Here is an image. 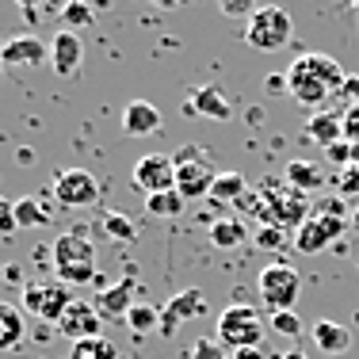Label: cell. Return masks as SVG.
<instances>
[{"mask_svg":"<svg viewBox=\"0 0 359 359\" xmlns=\"http://www.w3.org/2000/svg\"><path fill=\"white\" fill-rule=\"evenodd\" d=\"M50 260H54V276L62 279L65 287L92 283V279H96V249H92L88 233H81V229H69V233L57 237Z\"/></svg>","mask_w":359,"mask_h":359,"instance_id":"obj_1","label":"cell"},{"mask_svg":"<svg viewBox=\"0 0 359 359\" xmlns=\"http://www.w3.org/2000/svg\"><path fill=\"white\" fill-rule=\"evenodd\" d=\"M290 35H294V20H290L279 4H260L252 12V20L245 23V42H249L252 50H264V54L283 50L290 42Z\"/></svg>","mask_w":359,"mask_h":359,"instance_id":"obj_2","label":"cell"},{"mask_svg":"<svg viewBox=\"0 0 359 359\" xmlns=\"http://www.w3.org/2000/svg\"><path fill=\"white\" fill-rule=\"evenodd\" d=\"M218 340L233 352L241 348H260L264 340V321H260V310L256 306H245V302H233L218 313Z\"/></svg>","mask_w":359,"mask_h":359,"instance_id":"obj_3","label":"cell"},{"mask_svg":"<svg viewBox=\"0 0 359 359\" xmlns=\"http://www.w3.org/2000/svg\"><path fill=\"white\" fill-rule=\"evenodd\" d=\"M73 306V294L62 279H27L23 283V313H35L42 321H62V313Z\"/></svg>","mask_w":359,"mask_h":359,"instance_id":"obj_4","label":"cell"},{"mask_svg":"<svg viewBox=\"0 0 359 359\" xmlns=\"http://www.w3.org/2000/svg\"><path fill=\"white\" fill-rule=\"evenodd\" d=\"M256 287H260V298L271 313L294 310L298 294H302V279H298V271L287 268V264H268V268L260 271V283Z\"/></svg>","mask_w":359,"mask_h":359,"instance_id":"obj_5","label":"cell"},{"mask_svg":"<svg viewBox=\"0 0 359 359\" xmlns=\"http://www.w3.org/2000/svg\"><path fill=\"white\" fill-rule=\"evenodd\" d=\"M215 180H218V172L203 161V153L195 149V145H187L176 157V191L184 195V199H207Z\"/></svg>","mask_w":359,"mask_h":359,"instance_id":"obj_6","label":"cell"},{"mask_svg":"<svg viewBox=\"0 0 359 359\" xmlns=\"http://www.w3.org/2000/svg\"><path fill=\"white\" fill-rule=\"evenodd\" d=\"M54 199L62 207H92L100 199V180L88 168H62L54 176Z\"/></svg>","mask_w":359,"mask_h":359,"instance_id":"obj_7","label":"cell"},{"mask_svg":"<svg viewBox=\"0 0 359 359\" xmlns=\"http://www.w3.org/2000/svg\"><path fill=\"white\" fill-rule=\"evenodd\" d=\"M134 187H142L145 195H161L176 187V157L172 153H145L134 165Z\"/></svg>","mask_w":359,"mask_h":359,"instance_id":"obj_8","label":"cell"},{"mask_svg":"<svg viewBox=\"0 0 359 359\" xmlns=\"http://www.w3.org/2000/svg\"><path fill=\"white\" fill-rule=\"evenodd\" d=\"M340 233H344V218H340L337 210H332V215H313L294 229V245H298V252L313 256V252L329 249V241H337Z\"/></svg>","mask_w":359,"mask_h":359,"instance_id":"obj_9","label":"cell"},{"mask_svg":"<svg viewBox=\"0 0 359 359\" xmlns=\"http://www.w3.org/2000/svg\"><path fill=\"white\" fill-rule=\"evenodd\" d=\"M287 84H290V96L298 100V104H306V107H321L325 100H329V84L321 81L318 73L310 69V62H306V54L298 57L294 65L287 69Z\"/></svg>","mask_w":359,"mask_h":359,"instance_id":"obj_10","label":"cell"},{"mask_svg":"<svg viewBox=\"0 0 359 359\" xmlns=\"http://www.w3.org/2000/svg\"><path fill=\"white\" fill-rule=\"evenodd\" d=\"M203 310H207V294H203L199 287L180 290V294H172L165 306H161V332H165V337H172V332H176L187 318H199Z\"/></svg>","mask_w":359,"mask_h":359,"instance_id":"obj_11","label":"cell"},{"mask_svg":"<svg viewBox=\"0 0 359 359\" xmlns=\"http://www.w3.org/2000/svg\"><path fill=\"white\" fill-rule=\"evenodd\" d=\"M100 325H104V318H100L96 302H76V298H73V306L62 313V321H57V332L76 344V340L104 337V332H100Z\"/></svg>","mask_w":359,"mask_h":359,"instance_id":"obj_12","label":"cell"},{"mask_svg":"<svg viewBox=\"0 0 359 359\" xmlns=\"http://www.w3.org/2000/svg\"><path fill=\"white\" fill-rule=\"evenodd\" d=\"M50 57V46L39 35H15L12 42L0 46V65L4 69H35Z\"/></svg>","mask_w":359,"mask_h":359,"instance_id":"obj_13","label":"cell"},{"mask_svg":"<svg viewBox=\"0 0 359 359\" xmlns=\"http://www.w3.org/2000/svg\"><path fill=\"white\" fill-rule=\"evenodd\" d=\"M84 62V42L76 31H57L54 39H50V65H54L57 76H76V69H81Z\"/></svg>","mask_w":359,"mask_h":359,"instance_id":"obj_14","label":"cell"},{"mask_svg":"<svg viewBox=\"0 0 359 359\" xmlns=\"http://www.w3.org/2000/svg\"><path fill=\"white\" fill-rule=\"evenodd\" d=\"M184 111H187V115L218 118V123H229V118H233V104H229V96L218 88V84H203V88H191V96H187Z\"/></svg>","mask_w":359,"mask_h":359,"instance_id":"obj_15","label":"cell"},{"mask_svg":"<svg viewBox=\"0 0 359 359\" xmlns=\"http://www.w3.org/2000/svg\"><path fill=\"white\" fill-rule=\"evenodd\" d=\"M134 290H138V283H134L130 276L118 279L115 287H104L96 298V310L100 318H126V313L134 310Z\"/></svg>","mask_w":359,"mask_h":359,"instance_id":"obj_16","label":"cell"},{"mask_svg":"<svg viewBox=\"0 0 359 359\" xmlns=\"http://www.w3.org/2000/svg\"><path fill=\"white\" fill-rule=\"evenodd\" d=\"M310 337L318 344V352L325 355H344L352 348V329H344L340 321H329V318H318L310 325Z\"/></svg>","mask_w":359,"mask_h":359,"instance_id":"obj_17","label":"cell"},{"mask_svg":"<svg viewBox=\"0 0 359 359\" xmlns=\"http://www.w3.org/2000/svg\"><path fill=\"white\" fill-rule=\"evenodd\" d=\"M123 130L130 138H145V134H157L161 130V111L145 100H134V104L123 107Z\"/></svg>","mask_w":359,"mask_h":359,"instance_id":"obj_18","label":"cell"},{"mask_svg":"<svg viewBox=\"0 0 359 359\" xmlns=\"http://www.w3.org/2000/svg\"><path fill=\"white\" fill-rule=\"evenodd\" d=\"M340 138H344V123L337 115H329V111H313L310 123H306V142L321 145V149H332Z\"/></svg>","mask_w":359,"mask_h":359,"instance_id":"obj_19","label":"cell"},{"mask_svg":"<svg viewBox=\"0 0 359 359\" xmlns=\"http://www.w3.org/2000/svg\"><path fill=\"white\" fill-rule=\"evenodd\" d=\"M27 337V313L15 310L12 302H0V352H12Z\"/></svg>","mask_w":359,"mask_h":359,"instance_id":"obj_20","label":"cell"},{"mask_svg":"<svg viewBox=\"0 0 359 359\" xmlns=\"http://www.w3.org/2000/svg\"><path fill=\"white\" fill-rule=\"evenodd\" d=\"M210 245H215V249H241L245 241H249V229H245V222L241 218H215L210 222Z\"/></svg>","mask_w":359,"mask_h":359,"instance_id":"obj_21","label":"cell"},{"mask_svg":"<svg viewBox=\"0 0 359 359\" xmlns=\"http://www.w3.org/2000/svg\"><path fill=\"white\" fill-rule=\"evenodd\" d=\"M287 184L294 187V191H313V187L325 184V172L318 165H310V161H290L287 165Z\"/></svg>","mask_w":359,"mask_h":359,"instance_id":"obj_22","label":"cell"},{"mask_svg":"<svg viewBox=\"0 0 359 359\" xmlns=\"http://www.w3.org/2000/svg\"><path fill=\"white\" fill-rule=\"evenodd\" d=\"M184 195L176 191H161V195H145V215L149 218H180V210H184Z\"/></svg>","mask_w":359,"mask_h":359,"instance_id":"obj_23","label":"cell"},{"mask_svg":"<svg viewBox=\"0 0 359 359\" xmlns=\"http://www.w3.org/2000/svg\"><path fill=\"white\" fill-rule=\"evenodd\" d=\"M306 62H310V69L318 73L332 92H340V84H344V76H348V73L340 69L337 57H329V54H306Z\"/></svg>","mask_w":359,"mask_h":359,"instance_id":"obj_24","label":"cell"},{"mask_svg":"<svg viewBox=\"0 0 359 359\" xmlns=\"http://www.w3.org/2000/svg\"><path fill=\"white\" fill-rule=\"evenodd\" d=\"M245 176L241 172H218V180H215V187H210V199L215 203H237L245 195Z\"/></svg>","mask_w":359,"mask_h":359,"instance_id":"obj_25","label":"cell"},{"mask_svg":"<svg viewBox=\"0 0 359 359\" xmlns=\"http://www.w3.org/2000/svg\"><path fill=\"white\" fill-rule=\"evenodd\" d=\"M69 359H118V348L107 337H92V340H76Z\"/></svg>","mask_w":359,"mask_h":359,"instance_id":"obj_26","label":"cell"},{"mask_svg":"<svg viewBox=\"0 0 359 359\" xmlns=\"http://www.w3.org/2000/svg\"><path fill=\"white\" fill-rule=\"evenodd\" d=\"M15 226L20 229H39L46 226V210L39 199H15Z\"/></svg>","mask_w":359,"mask_h":359,"instance_id":"obj_27","label":"cell"},{"mask_svg":"<svg viewBox=\"0 0 359 359\" xmlns=\"http://www.w3.org/2000/svg\"><path fill=\"white\" fill-rule=\"evenodd\" d=\"M126 325L134 332H153V329H161V310L157 306H145V302H134V310L126 313Z\"/></svg>","mask_w":359,"mask_h":359,"instance_id":"obj_28","label":"cell"},{"mask_svg":"<svg viewBox=\"0 0 359 359\" xmlns=\"http://www.w3.org/2000/svg\"><path fill=\"white\" fill-rule=\"evenodd\" d=\"M92 8L84 4V0H69V4L62 8V23H65V31H81V27H92Z\"/></svg>","mask_w":359,"mask_h":359,"instance_id":"obj_29","label":"cell"},{"mask_svg":"<svg viewBox=\"0 0 359 359\" xmlns=\"http://www.w3.org/2000/svg\"><path fill=\"white\" fill-rule=\"evenodd\" d=\"M271 332H279V337H287V340H294L298 332H302V318H298V310H279V313H271Z\"/></svg>","mask_w":359,"mask_h":359,"instance_id":"obj_30","label":"cell"},{"mask_svg":"<svg viewBox=\"0 0 359 359\" xmlns=\"http://www.w3.org/2000/svg\"><path fill=\"white\" fill-rule=\"evenodd\" d=\"M104 229H107L111 237H118V241H134V233H138V226H134L123 210H111V215H104Z\"/></svg>","mask_w":359,"mask_h":359,"instance_id":"obj_31","label":"cell"},{"mask_svg":"<svg viewBox=\"0 0 359 359\" xmlns=\"http://www.w3.org/2000/svg\"><path fill=\"white\" fill-rule=\"evenodd\" d=\"M187 359H233V352H229L222 340H207V337H203V340H195V344H191V355H187Z\"/></svg>","mask_w":359,"mask_h":359,"instance_id":"obj_32","label":"cell"},{"mask_svg":"<svg viewBox=\"0 0 359 359\" xmlns=\"http://www.w3.org/2000/svg\"><path fill=\"white\" fill-rule=\"evenodd\" d=\"M218 8H222V15H226V20H245V23H249L252 12L260 4H256V0H218Z\"/></svg>","mask_w":359,"mask_h":359,"instance_id":"obj_33","label":"cell"},{"mask_svg":"<svg viewBox=\"0 0 359 359\" xmlns=\"http://www.w3.org/2000/svg\"><path fill=\"white\" fill-rule=\"evenodd\" d=\"M15 203L12 199H4V195H0V233H15Z\"/></svg>","mask_w":359,"mask_h":359,"instance_id":"obj_34","label":"cell"},{"mask_svg":"<svg viewBox=\"0 0 359 359\" xmlns=\"http://www.w3.org/2000/svg\"><path fill=\"white\" fill-rule=\"evenodd\" d=\"M340 123H344V138H348V145H359V104L348 107V115L340 118Z\"/></svg>","mask_w":359,"mask_h":359,"instance_id":"obj_35","label":"cell"},{"mask_svg":"<svg viewBox=\"0 0 359 359\" xmlns=\"http://www.w3.org/2000/svg\"><path fill=\"white\" fill-rule=\"evenodd\" d=\"M256 241H260L264 249H276V245L283 241V229H279V226H264V229H260V237H256Z\"/></svg>","mask_w":359,"mask_h":359,"instance_id":"obj_36","label":"cell"},{"mask_svg":"<svg viewBox=\"0 0 359 359\" xmlns=\"http://www.w3.org/2000/svg\"><path fill=\"white\" fill-rule=\"evenodd\" d=\"M337 96H344L348 104H359V76H344V84H340Z\"/></svg>","mask_w":359,"mask_h":359,"instance_id":"obj_37","label":"cell"},{"mask_svg":"<svg viewBox=\"0 0 359 359\" xmlns=\"http://www.w3.org/2000/svg\"><path fill=\"white\" fill-rule=\"evenodd\" d=\"M264 92H287V96H290V84H287V76H279V73L264 76Z\"/></svg>","mask_w":359,"mask_h":359,"instance_id":"obj_38","label":"cell"},{"mask_svg":"<svg viewBox=\"0 0 359 359\" xmlns=\"http://www.w3.org/2000/svg\"><path fill=\"white\" fill-rule=\"evenodd\" d=\"M233 359H268L264 348H241V352H233Z\"/></svg>","mask_w":359,"mask_h":359,"instance_id":"obj_39","label":"cell"},{"mask_svg":"<svg viewBox=\"0 0 359 359\" xmlns=\"http://www.w3.org/2000/svg\"><path fill=\"white\" fill-rule=\"evenodd\" d=\"M340 184H344V191H359V172L352 168V172H344L340 176Z\"/></svg>","mask_w":359,"mask_h":359,"instance_id":"obj_40","label":"cell"},{"mask_svg":"<svg viewBox=\"0 0 359 359\" xmlns=\"http://www.w3.org/2000/svg\"><path fill=\"white\" fill-rule=\"evenodd\" d=\"M245 118H249V126H260L264 123V111L260 107H249V115H245Z\"/></svg>","mask_w":359,"mask_h":359,"instance_id":"obj_41","label":"cell"},{"mask_svg":"<svg viewBox=\"0 0 359 359\" xmlns=\"http://www.w3.org/2000/svg\"><path fill=\"white\" fill-rule=\"evenodd\" d=\"M149 4H157V8H165V12H172V8L184 4V0H149Z\"/></svg>","mask_w":359,"mask_h":359,"instance_id":"obj_42","label":"cell"},{"mask_svg":"<svg viewBox=\"0 0 359 359\" xmlns=\"http://www.w3.org/2000/svg\"><path fill=\"white\" fill-rule=\"evenodd\" d=\"M0 276H4L8 283H15V279H20V268H0Z\"/></svg>","mask_w":359,"mask_h":359,"instance_id":"obj_43","label":"cell"},{"mask_svg":"<svg viewBox=\"0 0 359 359\" xmlns=\"http://www.w3.org/2000/svg\"><path fill=\"white\" fill-rule=\"evenodd\" d=\"M15 157H20V165H31V161H35V153H31V149H20Z\"/></svg>","mask_w":359,"mask_h":359,"instance_id":"obj_44","label":"cell"},{"mask_svg":"<svg viewBox=\"0 0 359 359\" xmlns=\"http://www.w3.org/2000/svg\"><path fill=\"white\" fill-rule=\"evenodd\" d=\"M279 359H306V352H298V348H294V352H283Z\"/></svg>","mask_w":359,"mask_h":359,"instance_id":"obj_45","label":"cell"},{"mask_svg":"<svg viewBox=\"0 0 359 359\" xmlns=\"http://www.w3.org/2000/svg\"><path fill=\"white\" fill-rule=\"evenodd\" d=\"M15 4H20V8H27V12H31V8L39 4V0H15Z\"/></svg>","mask_w":359,"mask_h":359,"instance_id":"obj_46","label":"cell"},{"mask_svg":"<svg viewBox=\"0 0 359 359\" xmlns=\"http://www.w3.org/2000/svg\"><path fill=\"white\" fill-rule=\"evenodd\" d=\"M352 165L359 168V145H352Z\"/></svg>","mask_w":359,"mask_h":359,"instance_id":"obj_47","label":"cell"},{"mask_svg":"<svg viewBox=\"0 0 359 359\" xmlns=\"http://www.w3.org/2000/svg\"><path fill=\"white\" fill-rule=\"evenodd\" d=\"M0 46H4V42H0Z\"/></svg>","mask_w":359,"mask_h":359,"instance_id":"obj_48","label":"cell"}]
</instances>
